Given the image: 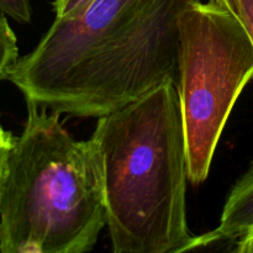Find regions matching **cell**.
I'll return each mask as SVG.
<instances>
[{"mask_svg":"<svg viewBox=\"0 0 253 253\" xmlns=\"http://www.w3.org/2000/svg\"><path fill=\"white\" fill-rule=\"evenodd\" d=\"M235 251L239 253H253V232L237 240V245Z\"/></svg>","mask_w":253,"mask_h":253,"instance_id":"obj_11","label":"cell"},{"mask_svg":"<svg viewBox=\"0 0 253 253\" xmlns=\"http://www.w3.org/2000/svg\"><path fill=\"white\" fill-rule=\"evenodd\" d=\"M253 79V41L239 17L217 0L190 5L179 19L180 111L188 175L202 184L245 86Z\"/></svg>","mask_w":253,"mask_h":253,"instance_id":"obj_4","label":"cell"},{"mask_svg":"<svg viewBox=\"0 0 253 253\" xmlns=\"http://www.w3.org/2000/svg\"><path fill=\"white\" fill-rule=\"evenodd\" d=\"M237 17L244 24L245 29L253 41V0H236Z\"/></svg>","mask_w":253,"mask_h":253,"instance_id":"obj_10","label":"cell"},{"mask_svg":"<svg viewBox=\"0 0 253 253\" xmlns=\"http://www.w3.org/2000/svg\"><path fill=\"white\" fill-rule=\"evenodd\" d=\"M219 2H221L226 9H229L232 14H235L237 16V1L236 0H217Z\"/></svg>","mask_w":253,"mask_h":253,"instance_id":"obj_12","label":"cell"},{"mask_svg":"<svg viewBox=\"0 0 253 253\" xmlns=\"http://www.w3.org/2000/svg\"><path fill=\"white\" fill-rule=\"evenodd\" d=\"M0 11L20 24H29L32 19L31 0H0Z\"/></svg>","mask_w":253,"mask_h":253,"instance_id":"obj_7","label":"cell"},{"mask_svg":"<svg viewBox=\"0 0 253 253\" xmlns=\"http://www.w3.org/2000/svg\"><path fill=\"white\" fill-rule=\"evenodd\" d=\"M15 138L16 136L12 135V132L6 131L0 126V189H1L2 179H4L7 158H9L10 151L14 146Z\"/></svg>","mask_w":253,"mask_h":253,"instance_id":"obj_9","label":"cell"},{"mask_svg":"<svg viewBox=\"0 0 253 253\" xmlns=\"http://www.w3.org/2000/svg\"><path fill=\"white\" fill-rule=\"evenodd\" d=\"M253 232V163L230 192L220 225L211 232L194 237L189 250L208 246L221 240H237Z\"/></svg>","mask_w":253,"mask_h":253,"instance_id":"obj_5","label":"cell"},{"mask_svg":"<svg viewBox=\"0 0 253 253\" xmlns=\"http://www.w3.org/2000/svg\"><path fill=\"white\" fill-rule=\"evenodd\" d=\"M0 189V252L85 253L106 226L95 147L63 127L59 114L26 100Z\"/></svg>","mask_w":253,"mask_h":253,"instance_id":"obj_3","label":"cell"},{"mask_svg":"<svg viewBox=\"0 0 253 253\" xmlns=\"http://www.w3.org/2000/svg\"><path fill=\"white\" fill-rule=\"evenodd\" d=\"M200 0H95L56 19L5 79L71 118L110 114L161 84L179 83V19Z\"/></svg>","mask_w":253,"mask_h":253,"instance_id":"obj_1","label":"cell"},{"mask_svg":"<svg viewBox=\"0 0 253 253\" xmlns=\"http://www.w3.org/2000/svg\"><path fill=\"white\" fill-rule=\"evenodd\" d=\"M19 59L16 36L7 22L6 15L0 11V81Z\"/></svg>","mask_w":253,"mask_h":253,"instance_id":"obj_6","label":"cell"},{"mask_svg":"<svg viewBox=\"0 0 253 253\" xmlns=\"http://www.w3.org/2000/svg\"><path fill=\"white\" fill-rule=\"evenodd\" d=\"M95 0H54L52 6L56 19H72L83 14Z\"/></svg>","mask_w":253,"mask_h":253,"instance_id":"obj_8","label":"cell"},{"mask_svg":"<svg viewBox=\"0 0 253 253\" xmlns=\"http://www.w3.org/2000/svg\"><path fill=\"white\" fill-rule=\"evenodd\" d=\"M115 253L188 251V156L178 86L161 84L98 119L90 137Z\"/></svg>","mask_w":253,"mask_h":253,"instance_id":"obj_2","label":"cell"}]
</instances>
